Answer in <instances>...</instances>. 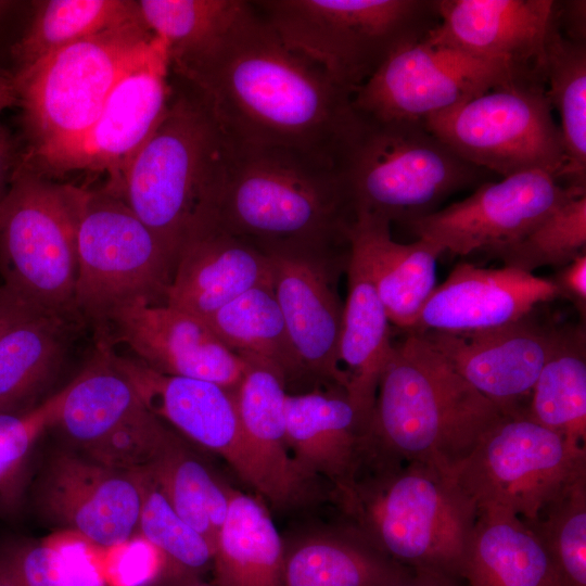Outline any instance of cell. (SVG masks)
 <instances>
[{
  "instance_id": "cell-1",
  "label": "cell",
  "mask_w": 586,
  "mask_h": 586,
  "mask_svg": "<svg viewBox=\"0 0 586 586\" xmlns=\"http://www.w3.org/2000/svg\"><path fill=\"white\" fill-rule=\"evenodd\" d=\"M229 142L296 150L337 167L354 129L353 94L247 11L212 48L171 66Z\"/></svg>"
},
{
  "instance_id": "cell-2",
  "label": "cell",
  "mask_w": 586,
  "mask_h": 586,
  "mask_svg": "<svg viewBox=\"0 0 586 586\" xmlns=\"http://www.w3.org/2000/svg\"><path fill=\"white\" fill-rule=\"evenodd\" d=\"M331 497L348 527L405 568L462 579L463 557L477 518L455 479L419 462L366 456Z\"/></svg>"
},
{
  "instance_id": "cell-3",
  "label": "cell",
  "mask_w": 586,
  "mask_h": 586,
  "mask_svg": "<svg viewBox=\"0 0 586 586\" xmlns=\"http://www.w3.org/2000/svg\"><path fill=\"white\" fill-rule=\"evenodd\" d=\"M229 149L220 229L264 253L333 254L347 243L354 213L334 164L291 149Z\"/></svg>"
},
{
  "instance_id": "cell-4",
  "label": "cell",
  "mask_w": 586,
  "mask_h": 586,
  "mask_svg": "<svg viewBox=\"0 0 586 586\" xmlns=\"http://www.w3.org/2000/svg\"><path fill=\"white\" fill-rule=\"evenodd\" d=\"M502 416L421 334L407 333L381 373L366 455L451 475Z\"/></svg>"
},
{
  "instance_id": "cell-5",
  "label": "cell",
  "mask_w": 586,
  "mask_h": 586,
  "mask_svg": "<svg viewBox=\"0 0 586 586\" xmlns=\"http://www.w3.org/2000/svg\"><path fill=\"white\" fill-rule=\"evenodd\" d=\"M125 174L122 198L176 262L190 242L218 228L229 142L181 81Z\"/></svg>"
},
{
  "instance_id": "cell-6",
  "label": "cell",
  "mask_w": 586,
  "mask_h": 586,
  "mask_svg": "<svg viewBox=\"0 0 586 586\" xmlns=\"http://www.w3.org/2000/svg\"><path fill=\"white\" fill-rule=\"evenodd\" d=\"M356 113L337 164L354 218L408 225L437 211L449 195L482 183L485 170L457 155L422 120H378Z\"/></svg>"
},
{
  "instance_id": "cell-7",
  "label": "cell",
  "mask_w": 586,
  "mask_h": 586,
  "mask_svg": "<svg viewBox=\"0 0 586 586\" xmlns=\"http://www.w3.org/2000/svg\"><path fill=\"white\" fill-rule=\"evenodd\" d=\"M157 37L141 20L53 51L13 76L34 160L82 135L120 79L152 51Z\"/></svg>"
},
{
  "instance_id": "cell-8",
  "label": "cell",
  "mask_w": 586,
  "mask_h": 586,
  "mask_svg": "<svg viewBox=\"0 0 586 586\" xmlns=\"http://www.w3.org/2000/svg\"><path fill=\"white\" fill-rule=\"evenodd\" d=\"M253 5L283 43L352 94L398 47L438 23L436 0H267Z\"/></svg>"
},
{
  "instance_id": "cell-9",
  "label": "cell",
  "mask_w": 586,
  "mask_h": 586,
  "mask_svg": "<svg viewBox=\"0 0 586 586\" xmlns=\"http://www.w3.org/2000/svg\"><path fill=\"white\" fill-rule=\"evenodd\" d=\"M78 206L79 186L54 181L21 160L0 202V277L37 309L80 321L74 308Z\"/></svg>"
},
{
  "instance_id": "cell-10",
  "label": "cell",
  "mask_w": 586,
  "mask_h": 586,
  "mask_svg": "<svg viewBox=\"0 0 586 586\" xmlns=\"http://www.w3.org/2000/svg\"><path fill=\"white\" fill-rule=\"evenodd\" d=\"M74 308L97 330L136 302L166 304L175 262L125 200L79 186Z\"/></svg>"
},
{
  "instance_id": "cell-11",
  "label": "cell",
  "mask_w": 586,
  "mask_h": 586,
  "mask_svg": "<svg viewBox=\"0 0 586 586\" xmlns=\"http://www.w3.org/2000/svg\"><path fill=\"white\" fill-rule=\"evenodd\" d=\"M422 122L457 155L483 170L501 177L542 170L562 178L564 148L544 75L497 86Z\"/></svg>"
},
{
  "instance_id": "cell-12",
  "label": "cell",
  "mask_w": 586,
  "mask_h": 586,
  "mask_svg": "<svg viewBox=\"0 0 586 586\" xmlns=\"http://www.w3.org/2000/svg\"><path fill=\"white\" fill-rule=\"evenodd\" d=\"M586 475V447L524 415L502 416L451 476L476 507L532 522Z\"/></svg>"
},
{
  "instance_id": "cell-13",
  "label": "cell",
  "mask_w": 586,
  "mask_h": 586,
  "mask_svg": "<svg viewBox=\"0 0 586 586\" xmlns=\"http://www.w3.org/2000/svg\"><path fill=\"white\" fill-rule=\"evenodd\" d=\"M51 426L76 451L130 472L146 471L179 436L146 407L100 346L88 367L64 387Z\"/></svg>"
},
{
  "instance_id": "cell-14",
  "label": "cell",
  "mask_w": 586,
  "mask_h": 586,
  "mask_svg": "<svg viewBox=\"0 0 586 586\" xmlns=\"http://www.w3.org/2000/svg\"><path fill=\"white\" fill-rule=\"evenodd\" d=\"M543 71L488 61L424 39L390 53L353 94V106L378 120H423L492 88Z\"/></svg>"
},
{
  "instance_id": "cell-15",
  "label": "cell",
  "mask_w": 586,
  "mask_h": 586,
  "mask_svg": "<svg viewBox=\"0 0 586 586\" xmlns=\"http://www.w3.org/2000/svg\"><path fill=\"white\" fill-rule=\"evenodd\" d=\"M157 37V36H156ZM167 43L157 37L149 55L116 85L94 123L74 141L34 160H23L51 177L104 174L103 187L122 196L131 162L162 120L173 84Z\"/></svg>"
},
{
  "instance_id": "cell-16",
  "label": "cell",
  "mask_w": 586,
  "mask_h": 586,
  "mask_svg": "<svg viewBox=\"0 0 586 586\" xmlns=\"http://www.w3.org/2000/svg\"><path fill=\"white\" fill-rule=\"evenodd\" d=\"M169 428L220 456L260 497L280 507L277 491L243 432L234 392L216 383L156 372L130 355L97 344Z\"/></svg>"
},
{
  "instance_id": "cell-17",
  "label": "cell",
  "mask_w": 586,
  "mask_h": 586,
  "mask_svg": "<svg viewBox=\"0 0 586 586\" xmlns=\"http://www.w3.org/2000/svg\"><path fill=\"white\" fill-rule=\"evenodd\" d=\"M142 472L101 464L73 448L43 460L31 486L33 507L46 524L111 548L138 535Z\"/></svg>"
},
{
  "instance_id": "cell-18",
  "label": "cell",
  "mask_w": 586,
  "mask_h": 586,
  "mask_svg": "<svg viewBox=\"0 0 586 586\" xmlns=\"http://www.w3.org/2000/svg\"><path fill=\"white\" fill-rule=\"evenodd\" d=\"M582 193L586 190L563 186L547 171H522L484 181L463 200L407 226L441 253L492 252L521 240L561 203Z\"/></svg>"
},
{
  "instance_id": "cell-19",
  "label": "cell",
  "mask_w": 586,
  "mask_h": 586,
  "mask_svg": "<svg viewBox=\"0 0 586 586\" xmlns=\"http://www.w3.org/2000/svg\"><path fill=\"white\" fill-rule=\"evenodd\" d=\"M97 344H123L152 370L209 381L235 392L245 360L231 352L201 318L167 304L136 302L95 330Z\"/></svg>"
},
{
  "instance_id": "cell-20",
  "label": "cell",
  "mask_w": 586,
  "mask_h": 586,
  "mask_svg": "<svg viewBox=\"0 0 586 586\" xmlns=\"http://www.w3.org/2000/svg\"><path fill=\"white\" fill-rule=\"evenodd\" d=\"M421 334L473 388L504 415L526 413L523 403L548 359L559 328L531 314L498 328Z\"/></svg>"
},
{
  "instance_id": "cell-21",
  "label": "cell",
  "mask_w": 586,
  "mask_h": 586,
  "mask_svg": "<svg viewBox=\"0 0 586 586\" xmlns=\"http://www.w3.org/2000/svg\"><path fill=\"white\" fill-rule=\"evenodd\" d=\"M266 254L273 293L309 382L346 393L339 359L343 306L332 279L333 254Z\"/></svg>"
},
{
  "instance_id": "cell-22",
  "label": "cell",
  "mask_w": 586,
  "mask_h": 586,
  "mask_svg": "<svg viewBox=\"0 0 586 586\" xmlns=\"http://www.w3.org/2000/svg\"><path fill=\"white\" fill-rule=\"evenodd\" d=\"M552 0H436L438 23L423 38L473 56L544 72Z\"/></svg>"
},
{
  "instance_id": "cell-23",
  "label": "cell",
  "mask_w": 586,
  "mask_h": 586,
  "mask_svg": "<svg viewBox=\"0 0 586 586\" xmlns=\"http://www.w3.org/2000/svg\"><path fill=\"white\" fill-rule=\"evenodd\" d=\"M558 297L550 278L515 268L458 264L436 285L410 332H468L498 328Z\"/></svg>"
},
{
  "instance_id": "cell-24",
  "label": "cell",
  "mask_w": 586,
  "mask_h": 586,
  "mask_svg": "<svg viewBox=\"0 0 586 586\" xmlns=\"http://www.w3.org/2000/svg\"><path fill=\"white\" fill-rule=\"evenodd\" d=\"M369 425L342 390L327 388L285 397V435L301 474L332 487L347 482L367 450Z\"/></svg>"
},
{
  "instance_id": "cell-25",
  "label": "cell",
  "mask_w": 586,
  "mask_h": 586,
  "mask_svg": "<svg viewBox=\"0 0 586 586\" xmlns=\"http://www.w3.org/2000/svg\"><path fill=\"white\" fill-rule=\"evenodd\" d=\"M348 254L367 270L396 328L410 332L436 286L440 250L418 238L411 243L393 240L386 219L359 215L347 232Z\"/></svg>"
},
{
  "instance_id": "cell-26",
  "label": "cell",
  "mask_w": 586,
  "mask_h": 586,
  "mask_svg": "<svg viewBox=\"0 0 586 586\" xmlns=\"http://www.w3.org/2000/svg\"><path fill=\"white\" fill-rule=\"evenodd\" d=\"M266 283H271L267 254L218 227L181 250L166 304L204 320Z\"/></svg>"
},
{
  "instance_id": "cell-27",
  "label": "cell",
  "mask_w": 586,
  "mask_h": 586,
  "mask_svg": "<svg viewBox=\"0 0 586 586\" xmlns=\"http://www.w3.org/2000/svg\"><path fill=\"white\" fill-rule=\"evenodd\" d=\"M239 356L246 367L234 397L245 437L277 491L280 508L303 504L314 496L316 484L301 474L288 447L285 382L267 361L251 355Z\"/></svg>"
},
{
  "instance_id": "cell-28",
  "label": "cell",
  "mask_w": 586,
  "mask_h": 586,
  "mask_svg": "<svg viewBox=\"0 0 586 586\" xmlns=\"http://www.w3.org/2000/svg\"><path fill=\"white\" fill-rule=\"evenodd\" d=\"M339 359L346 395L370 426L379 380L391 355V328L377 289L361 263L348 254Z\"/></svg>"
},
{
  "instance_id": "cell-29",
  "label": "cell",
  "mask_w": 586,
  "mask_h": 586,
  "mask_svg": "<svg viewBox=\"0 0 586 586\" xmlns=\"http://www.w3.org/2000/svg\"><path fill=\"white\" fill-rule=\"evenodd\" d=\"M412 574L347 525L284 546L282 586H394Z\"/></svg>"
},
{
  "instance_id": "cell-30",
  "label": "cell",
  "mask_w": 586,
  "mask_h": 586,
  "mask_svg": "<svg viewBox=\"0 0 586 586\" xmlns=\"http://www.w3.org/2000/svg\"><path fill=\"white\" fill-rule=\"evenodd\" d=\"M284 544L265 505L231 488L216 537L215 586H282Z\"/></svg>"
},
{
  "instance_id": "cell-31",
  "label": "cell",
  "mask_w": 586,
  "mask_h": 586,
  "mask_svg": "<svg viewBox=\"0 0 586 586\" xmlns=\"http://www.w3.org/2000/svg\"><path fill=\"white\" fill-rule=\"evenodd\" d=\"M76 322L36 310L0 337V412L21 413L39 405L38 398L60 369Z\"/></svg>"
},
{
  "instance_id": "cell-32",
  "label": "cell",
  "mask_w": 586,
  "mask_h": 586,
  "mask_svg": "<svg viewBox=\"0 0 586 586\" xmlns=\"http://www.w3.org/2000/svg\"><path fill=\"white\" fill-rule=\"evenodd\" d=\"M461 578L469 586H553L546 551L527 524L506 513L476 518Z\"/></svg>"
},
{
  "instance_id": "cell-33",
  "label": "cell",
  "mask_w": 586,
  "mask_h": 586,
  "mask_svg": "<svg viewBox=\"0 0 586 586\" xmlns=\"http://www.w3.org/2000/svg\"><path fill=\"white\" fill-rule=\"evenodd\" d=\"M204 321L231 352L251 355L273 366L286 387L309 382L271 283L244 292Z\"/></svg>"
},
{
  "instance_id": "cell-34",
  "label": "cell",
  "mask_w": 586,
  "mask_h": 586,
  "mask_svg": "<svg viewBox=\"0 0 586 586\" xmlns=\"http://www.w3.org/2000/svg\"><path fill=\"white\" fill-rule=\"evenodd\" d=\"M526 416L586 447V341L581 327L559 328L531 394Z\"/></svg>"
},
{
  "instance_id": "cell-35",
  "label": "cell",
  "mask_w": 586,
  "mask_h": 586,
  "mask_svg": "<svg viewBox=\"0 0 586 586\" xmlns=\"http://www.w3.org/2000/svg\"><path fill=\"white\" fill-rule=\"evenodd\" d=\"M544 73L548 100L560 117L565 154L561 179L568 187L586 190V43L570 40L559 30L556 11Z\"/></svg>"
},
{
  "instance_id": "cell-36",
  "label": "cell",
  "mask_w": 586,
  "mask_h": 586,
  "mask_svg": "<svg viewBox=\"0 0 586 586\" xmlns=\"http://www.w3.org/2000/svg\"><path fill=\"white\" fill-rule=\"evenodd\" d=\"M177 514L214 550L227 514L231 486L189 449L179 435L146 470Z\"/></svg>"
},
{
  "instance_id": "cell-37",
  "label": "cell",
  "mask_w": 586,
  "mask_h": 586,
  "mask_svg": "<svg viewBox=\"0 0 586 586\" xmlns=\"http://www.w3.org/2000/svg\"><path fill=\"white\" fill-rule=\"evenodd\" d=\"M139 20L137 1H42L13 52L23 68L71 43Z\"/></svg>"
},
{
  "instance_id": "cell-38",
  "label": "cell",
  "mask_w": 586,
  "mask_h": 586,
  "mask_svg": "<svg viewBox=\"0 0 586 586\" xmlns=\"http://www.w3.org/2000/svg\"><path fill=\"white\" fill-rule=\"evenodd\" d=\"M244 0H139L144 26L164 39L170 67L216 44L247 11Z\"/></svg>"
},
{
  "instance_id": "cell-39",
  "label": "cell",
  "mask_w": 586,
  "mask_h": 586,
  "mask_svg": "<svg viewBox=\"0 0 586 586\" xmlns=\"http://www.w3.org/2000/svg\"><path fill=\"white\" fill-rule=\"evenodd\" d=\"M525 523L546 551L553 586H586V475Z\"/></svg>"
},
{
  "instance_id": "cell-40",
  "label": "cell",
  "mask_w": 586,
  "mask_h": 586,
  "mask_svg": "<svg viewBox=\"0 0 586 586\" xmlns=\"http://www.w3.org/2000/svg\"><path fill=\"white\" fill-rule=\"evenodd\" d=\"M142 476L138 535L162 557L165 575L200 577L212 566V547L177 514L149 472Z\"/></svg>"
},
{
  "instance_id": "cell-41",
  "label": "cell",
  "mask_w": 586,
  "mask_h": 586,
  "mask_svg": "<svg viewBox=\"0 0 586 586\" xmlns=\"http://www.w3.org/2000/svg\"><path fill=\"white\" fill-rule=\"evenodd\" d=\"M586 193L551 211L521 240L489 252L505 267L533 273L546 266L562 267L585 252Z\"/></svg>"
},
{
  "instance_id": "cell-42",
  "label": "cell",
  "mask_w": 586,
  "mask_h": 586,
  "mask_svg": "<svg viewBox=\"0 0 586 586\" xmlns=\"http://www.w3.org/2000/svg\"><path fill=\"white\" fill-rule=\"evenodd\" d=\"M64 397V388L35 408L21 413L0 412V481L21 467L39 435L53 424Z\"/></svg>"
},
{
  "instance_id": "cell-43",
  "label": "cell",
  "mask_w": 586,
  "mask_h": 586,
  "mask_svg": "<svg viewBox=\"0 0 586 586\" xmlns=\"http://www.w3.org/2000/svg\"><path fill=\"white\" fill-rule=\"evenodd\" d=\"M2 552L18 586H73L62 555L47 543L20 542Z\"/></svg>"
},
{
  "instance_id": "cell-44",
  "label": "cell",
  "mask_w": 586,
  "mask_h": 586,
  "mask_svg": "<svg viewBox=\"0 0 586 586\" xmlns=\"http://www.w3.org/2000/svg\"><path fill=\"white\" fill-rule=\"evenodd\" d=\"M558 290L585 316L586 311V253L583 252L562 266L555 278H550Z\"/></svg>"
},
{
  "instance_id": "cell-45",
  "label": "cell",
  "mask_w": 586,
  "mask_h": 586,
  "mask_svg": "<svg viewBox=\"0 0 586 586\" xmlns=\"http://www.w3.org/2000/svg\"><path fill=\"white\" fill-rule=\"evenodd\" d=\"M556 23L559 30L570 40L585 43L586 1H557Z\"/></svg>"
},
{
  "instance_id": "cell-46",
  "label": "cell",
  "mask_w": 586,
  "mask_h": 586,
  "mask_svg": "<svg viewBox=\"0 0 586 586\" xmlns=\"http://www.w3.org/2000/svg\"><path fill=\"white\" fill-rule=\"evenodd\" d=\"M39 310L0 284V337L16 322ZM42 311V310H41Z\"/></svg>"
},
{
  "instance_id": "cell-47",
  "label": "cell",
  "mask_w": 586,
  "mask_h": 586,
  "mask_svg": "<svg viewBox=\"0 0 586 586\" xmlns=\"http://www.w3.org/2000/svg\"><path fill=\"white\" fill-rule=\"evenodd\" d=\"M22 160L5 129L0 131V202L8 191L11 178Z\"/></svg>"
},
{
  "instance_id": "cell-48",
  "label": "cell",
  "mask_w": 586,
  "mask_h": 586,
  "mask_svg": "<svg viewBox=\"0 0 586 586\" xmlns=\"http://www.w3.org/2000/svg\"><path fill=\"white\" fill-rule=\"evenodd\" d=\"M394 586H459L457 582L448 579L446 577L413 572V574L406 581Z\"/></svg>"
},
{
  "instance_id": "cell-49",
  "label": "cell",
  "mask_w": 586,
  "mask_h": 586,
  "mask_svg": "<svg viewBox=\"0 0 586 586\" xmlns=\"http://www.w3.org/2000/svg\"><path fill=\"white\" fill-rule=\"evenodd\" d=\"M16 94L13 85V77H8L0 72V116L2 112L16 104ZM4 129L0 123V131Z\"/></svg>"
},
{
  "instance_id": "cell-50",
  "label": "cell",
  "mask_w": 586,
  "mask_h": 586,
  "mask_svg": "<svg viewBox=\"0 0 586 586\" xmlns=\"http://www.w3.org/2000/svg\"><path fill=\"white\" fill-rule=\"evenodd\" d=\"M160 586H213L206 584L196 576L189 575H164Z\"/></svg>"
},
{
  "instance_id": "cell-51",
  "label": "cell",
  "mask_w": 586,
  "mask_h": 586,
  "mask_svg": "<svg viewBox=\"0 0 586 586\" xmlns=\"http://www.w3.org/2000/svg\"><path fill=\"white\" fill-rule=\"evenodd\" d=\"M0 586H18L2 550H0Z\"/></svg>"
}]
</instances>
